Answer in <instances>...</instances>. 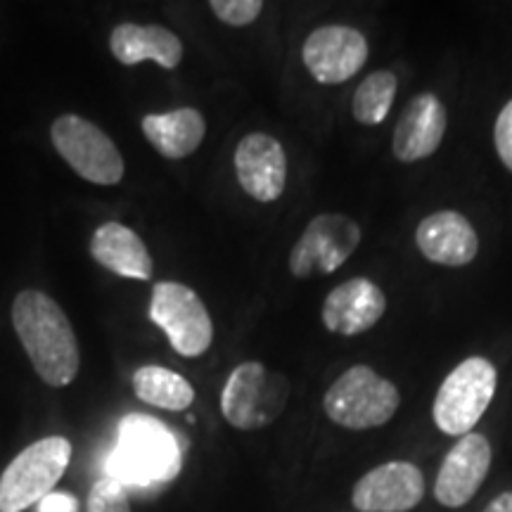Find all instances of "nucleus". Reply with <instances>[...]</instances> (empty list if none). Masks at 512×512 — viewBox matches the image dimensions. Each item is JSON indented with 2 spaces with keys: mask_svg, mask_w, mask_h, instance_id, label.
<instances>
[{
  "mask_svg": "<svg viewBox=\"0 0 512 512\" xmlns=\"http://www.w3.org/2000/svg\"><path fill=\"white\" fill-rule=\"evenodd\" d=\"M498 373L484 356H470L458 363L441 382L432 403L434 425L448 437H465L489 411L496 396Z\"/></svg>",
  "mask_w": 512,
  "mask_h": 512,
  "instance_id": "20e7f679",
  "label": "nucleus"
},
{
  "mask_svg": "<svg viewBox=\"0 0 512 512\" xmlns=\"http://www.w3.org/2000/svg\"><path fill=\"white\" fill-rule=\"evenodd\" d=\"M361 245V226L344 214H320L304 228L290 252L294 278L330 275Z\"/></svg>",
  "mask_w": 512,
  "mask_h": 512,
  "instance_id": "1a4fd4ad",
  "label": "nucleus"
},
{
  "mask_svg": "<svg viewBox=\"0 0 512 512\" xmlns=\"http://www.w3.org/2000/svg\"><path fill=\"white\" fill-rule=\"evenodd\" d=\"M494 143L505 169L512 171V100L505 102L501 114H498L494 128Z\"/></svg>",
  "mask_w": 512,
  "mask_h": 512,
  "instance_id": "b1692460",
  "label": "nucleus"
},
{
  "mask_svg": "<svg viewBox=\"0 0 512 512\" xmlns=\"http://www.w3.org/2000/svg\"><path fill=\"white\" fill-rule=\"evenodd\" d=\"M396 88H399V81H396V74L389 72V69L368 74L354 91V100H351V114H354L358 124H382L394 105Z\"/></svg>",
  "mask_w": 512,
  "mask_h": 512,
  "instance_id": "412c9836",
  "label": "nucleus"
},
{
  "mask_svg": "<svg viewBox=\"0 0 512 512\" xmlns=\"http://www.w3.org/2000/svg\"><path fill=\"white\" fill-rule=\"evenodd\" d=\"M110 50L126 67L152 60L162 69H176L183 60L181 38L159 24H119L112 29Z\"/></svg>",
  "mask_w": 512,
  "mask_h": 512,
  "instance_id": "f3484780",
  "label": "nucleus"
},
{
  "mask_svg": "<svg viewBox=\"0 0 512 512\" xmlns=\"http://www.w3.org/2000/svg\"><path fill=\"white\" fill-rule=\"evenodd\" d=\"M484 512H512V491H503L494 501L486 505Z\"/></svg>",
  "mask_w": 512,
  "mask_h": 512,
  "instance_id": "a878e982",
  "label": "nucleus"
},
{
  "mask_svg": "<svg viewBox=\"0 0 512 512\" xmlns=\"http://www.w3.org/2000/svg\"><path fill=\"white\" fill-rule=\"evenodd\" d=\"M91 254L102 268L119 278L150 280L152 256L136 230L119 221H107L91 238Z\"/></svg>",
  "mask_w": 512,
  "mask_h": 512,
  "instance_id": "a211bd4d",
  "label": "nucleus"
},
{
  "mask_svg": "<svg viewBox=\"0 0 512 512\" xmlns=\"http://www.w3.org/2000/svg\"><path fill=\"white\" fill-rule=\"evenodd\" d=\"M415 245L427 261L460 268L475 261L479 238L472 223L458 211H434L415 230Z\"/></svg>",
  "mask_w": 512,
  "mask_h": 512,
  "instance_id": "dca6fc26",
  "label": "nucleus"
},
{
  "mask_svg": "<svg viewBox=\"0 0 512 512\" xmlns=\"http://www.w3.org/2000/svg\"><path fill=\"white\" fill-rule=\"evenodd\" d=\"M489 439L479 432H470L456 441V446L446 453L434 482V498L444 508H463L482 489L486 475L491 470Z\"/></svg>",
  "mask_w": 512,
  "mask_h": 512,
  "instance_id": "f8f14e48",
  "label": "nucleus"
},
{
  "mask_svg": "<svg viewBox=\"0 0 512 512\" xmlns=\"http://www.w3.org/2000/svg\"><path fill=\"white\" fill-rule=\"evenodd\" d=\"M304 67L323 86H337L361 72L368 60V41L361 31L328 24L311 31L302 48Z\"/></svg>",
  "mask_w": 512,
  "mask_h": 512,
  "instance_id": "9d476101",
  "label": "nucleus"
},
{
  "mask_svg": "<svg viewBox=\"0 0 512 512\" xmlns=\"http://www.w3.org/2000/svg\"><path fill=\"white\" fill-rule=\"evenodd\" d=\"M133 392L147 406L185 411L195 401V389L183 375L162 366H143L133 373Z\"/></svg>",
  "mask_w": 512,
  "mask_h": 512,
  "instance_id": "aec40b11",
  "label": "nucleus"
},
{
  "mask_svg": "<svg viewBox=\"0 0 512 512\" xmlns=\"http://www.w3.org/2000/svg\"><path fill=\"white\" fill-rule=\"evenodd\" d=\"M12 328L31 366L48 387H67L81 368L79 342L69 316L46 292L24 290L12 302Z\"/></svg>",
  "mask_w": 512,
  "mask_h": 512,
  "instance_id": "f257e3e1",
  "label": "nucleus"
},
{
  "mask_svg": "<svg viewBox=\"0 0 512 512\" xmlns=\"http://www.w3.org/2000/svg\"><path fill=\"white\" fill-rule=\"evenodd\" d=\"M79 503L69 494H50L38 503V512H76Z\"/></svg>",
  "mask_w": 512,
  "mask_h": 512,
  "instance_id": "393cba45",
  "label": "nucleus"
},
{
  "mask_svg": "<svg viewBox=\"0 0 512 512\" xmlns=\"http://www.w3.org/2000/svg\"><path fill=\"white\" fill-rule=\"evenodd\" d=\"M143 133L159 155L166 159L190 157L207 136V121L195 107H178L164 114L143 117Z\"/></svg>",
  "mask_w": 512,
  "mask_h": 512,
  "instance_id": "6ab92c4d",
  "label": "nucleus"
},
{
  "mask_svg": "<svg viewBox=\"0 0 512 512\" xmlns=\"http://www.w3.org/2000/svg\"><path fill=\"white\" fill-rule=\"evenodd\" d=\"M152 323L169 337L171 347L185 358H197L214 342V323L207 306L192 287L162 280L152 287L150 309Z\"/></svg>",
  "mask_w": 512,
  "mask_h": 512,
  "instance_id": "6e6552de",
  "label": "nucleus"
},
{
  "mask_svg": "<svg viewBox=\"0 0 512 512\" xmlns=\"http://www.w3.org/2000/svg\"><path fill=\"white\" fill-rule=\"evenodd\" d=\"M235 176L256 202H275L285 192L287 157L283 145L268 133H249L235 147Z\"/></svg>",
  "mask_w": 512,
  "mask_h": 512,
  "instance_id": "ddd939ff",
  "label": "nucleus"
},
{
  "mask_svg": "<svg viewBox=\"0 0 512 512\" xmlns=\"http://www.w3.org/2000/svg\"><path fill=\"white\" fill-rule=\"evenodd\" d=\"M290 399V380L264 363H240L221 392V413L235 430H264L280 418Z\"/></svg>",
  "mask_w": 512,
  "mask_h": 512,
  "instance_id": "39448f33",
  "label": "nucleus"
},
{
  "mask_svg": "<svg viewBox=\"0 0 512 512\" xmlns=\"http://www.w3.org/2000/svg\"><path fill=\"white\" fill-rule=\"evenodd\" d=\"M425 498V477L408 460H392L366 472L351 491L358 512H408Z\"/></svg>",
  "mask_w": 512,
  "mask_h": 512,
  "instance_id": "9b49d317",
  "label": "nucleus"
},
{
  "mask_svg": "<svg viewBox=\"0 0 512 512\" xmlns=\"http://www.w3.org/2000/svg\"><path fill=\"white\" fill-rule=\"evenodd\" d=\"M107 470V477L117 479L126 489L166 484L181 472V446L157 418L131 413L121 420L119 441Z\"/></svg>",
  "mask_w": 512,
  "mask_h": 512,
  "instance_id": "f03ea898",
  "label": "nucleus"
},
{
  "mask_svg": "<svg viewBox=\"0 0 512 512\" xmlns=\"http://www.w3.org/2000/svg\"><path fill=\"white\" fill-rule=\"evenodd\" d=\"M401 394L394 382L370 366H354L332 382L323 399V411L344 430H375L387 425L399 411Z\"/></svg>",
  "mask_w": 512,
  "mask_h": 512,
  "instance_id": "7ed1b4c3",
  "label": "nucleus"
},
{
  "mask_svg": "<svg viewBox=\"0 0 512 512\" xmlns=\"http://www.w3.org/2000/svg\"><path fill=\"white\" fill-rule=\"evenodd\" d=\"M211 12L228 27H247L264 10L261 0H211Z\"/></svg>",
  "mask_w": 512,
  "mask_h": 512,
  "instance_id": "5701e85b",
  "label": "nucleus"
},
{
  "mask_svg": "<svg viewBox=\"0 0 512 512\" xmlns=\"http://www.w3.org/2000/svg\"><path fill=\"white\" fill-rule=\"evenodd\" d=\"M88 512H133L128 489L112 477L98 479L88 494Z\"/></svg>",
  "mask_w": 512,
  "mask_h": 512,
  "instance_id": "4be33fe9",
  "label": "nucleus"
},
{
  "mask_svg": "<svg viewBox=\"0 0 512 512\" xmlns=\"http://www.w3.org/2000/svg\"><path fill=\"white\" fill-rule=\"evenodd\" d=\"M55 150L79 174L95 185H117L124 178L126 164L114 140L79 114H62L50 126Z\"/></svg>",
  "mask_w": 512,
  "mask_h": 512,
  "instance_id": "0eeeda50",
  "label": "nucleus"
},
{
  "mask_svg": "<svg viewBox=\"0 0 512 512\" xmlns=\"http://www.w3.org/2000/svg\"><path fill=\"white\" fill-rule=\"evenodd\" d=\"M448 126L444 102L434 93H420L408 102L394 126L392 152L403 164L420 162L439 150Z\"/></svg>",
  "mask_w": 512,
  "mask_h": 512,
  "instance_id": "4468645a",
  "label": "nucleus"
},
{
  "mask_svg": "<svg viewBox=\"0 0 512 512\" xmlns=\"http://www.w3.org/2000/svg\"><path fill=\"white\" fill-rule=\"evenodd\" d=\"M72 460V444L46 437L29 444L0 475V512H24L53 494Z\"/></svg>",
  "mask_w": 512,
  "mask_h": 512,
  "instance_id": "423d86ee",
  "label": "nucleus"
},
{
  "mask_svg": "<svg viewBox=\"0 0 512 512\" xmlns=\"http://www.w3.org/2000/svg\"><path fill=\"white\" fill-rule=\"evenodd\" d=\"M384 311H387V297L380 285L368 278H351L328 294L320 316L330 332L354 337L375 328Z\"/></svg>",
  "mask_w": 512,
  "mask_h": 512,
  "instance_id": "2eb2a0df",
  "label": "nucleus"
}]
</instances>
